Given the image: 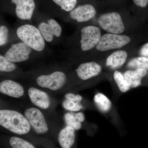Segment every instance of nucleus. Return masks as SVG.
<instances>
[{"instance_id":"obj_1","label":"nucleus","mask_w":148,"mask_h":148,"mask_svg":"<svg viewBox=\"0 0 148 148\" xmlns=\"http://www.w3.org/2000/svg\"><path fill=\"white\" fill-rule=\"evenodd\" d=\"M130 16L126 8H108L98 15L97 22L101 29L107 33L123 34L125 32V19Z\"/></svg>"},{"instance_id":"obj_2","label":"nucleus","mask_w":148,"mask_h":148,"mask_svg":"<svg viewBox=\"0 0 148 148\" xmlns=\"http://www.w3.org/2000/svg\"><path fill=\"white\" fill-rule=\"evenodd\" d=\"M0 125L18 135L27 134L31 129V125L26 117L18 112L11 110H0Z\"/></svg>"},{"instance_id":"obj_3","label":"nucleus","mask_w":148,"mask_h":148,"mask_svg":"<svg viewBox=\"0 0 148 148\" xmlns=\"http://www.w3.org/2000/svg\"><path fill=\"white\" fill-rule=\"evenodd\" d=\"M19 39L32 49L40 52L45 49L46 41L38 27L30 24L21 25L16 29Z\"/></svg>"},{"instance_id":"obj_4","label":"nucleus","mask_w":148,"mask_h":148,"mask_svg":"<svg viewBox=\"0 0 148 148\" xmlns=\"http://www.w3.org/2000/svg\"><path fill=\"white\" fill-rule=\"evenodd\" d=\"M131 40L132 38L128 35L106 33L102 35L95 49L100 52L119 50L128 45Z\"/></svg>"},{"instance_id":"obj_5","label":"nucleus","mask_w":148,"mask_h":148,"mask_svg":"<svg viewBox=\"0 0 148 148\" xmlns=\"http://www.w3.org/2000/svg\"><path fill=\"white\" fill-rule=\"evenodd\" d=\"M105 8L100 0L94 3H86L77 5L69 12V17L77 23L92 20L99 14V10Z\"/></svg>"},{"instance_id":"obj_6","label":"nucleus","mask_w":148,"mask_h":148,"mask_svg":"<svg viewBox=\"0 0 148 148\" xmlns=\"http://www.w3.org/2000/svg\"><path fill=\"white\" fill-rule=\"evenodd\" d=\"M101 29L95 25H87L80 30V47L83 52H87L95 49L101 37Z\"/></svg>"},{"instance_id":"obj_7","label":"nucleus","mask_w":148,"mask_h":148,"mask_svg":"<svg viewBox=\"0 0 148 148\" xmlns=\"http://www.w3.org/2000/svg\"><path fill=\"white\" fill-rule=\"evenodd\" d=\"M66 76L64 72L55 71L48 75H41L37 77V84L42 88L53 90H58L64 85Z\"/></svg>"},{"instance_id":"obj_8","label":"nucleus","mask_w":148,"mask_h":148,"mask_svg":"<svg viewBox=\"0 0 148 148\" xmlns=\"http://www.w3.org/2000/svg\"><path fill=\"white\" fill-rule=\"evenodd\" d=\"M33 49L22 42L12 45L4 56L13 63H19L29 59Z\"/></svg>"},{"instance_id":"obj_9","label":"nucleus","mask_w":148,"mask_h":148,"mask_svg":"<svg viewBox=\"0 0 148 148\" xmlns=\"http://www.w3.org/2000/svg\"><path fill=\"white\" fill-rule=\"evenodd\" d=\"M24 115L35 131L38 134H44L48 130L47 124L42 113L36 108L25 110Z\"/></svg>"},{"instance_id":"obj_10","label":"nucleus","mask_w":148,"mask_h":148,"mask_svg":"<svg viewBox=\"0 0 148 148\" xmlns=\"http://www.w3.org/2000/svg\"><path fill=\"white\" fill-rule=\"evenodd\" d=\"M38 28L44 39L47 42H51L54 37L58 38L61 36L62 34L61 25L53 18L48 19L47 22H40Z\"/></svg>"},{"instance_id":"obj_11","label":"nucleus","mask_w":148,"mask_h":148,"mask_svg":"<svg viewBox=\"0 0 148 148\" xmlns=\"http://www.w3.org/2000/svg\"><path fill=\"white\" fill-rule=\"evenodd\" d=\"M102 71V66L95 61L82 63L76 70L78 77L84 81L97 76Z\"/></svg>"},{"instance_id":"obj_12","label":"nucleus","mask_w":148,"mask_h":148,"mask_svg":"<svg viewBox=\"0 0 148 148\" xmlns=\"http://www.w3.org/2000/svg\"><path fill=\"white\" fill-rule=\"evenodd\" d=\"M15 5V14L19 19L29 20L32 18L36 4L34 0H11Z\"/></svg>"},{"instance_id":"obj_13","label":"nucleus","mask_w":148,"mask_h":148,"mask_svg":"<svg viewBox=\"0 0 148 148\" xmlns=\"http://www.w3.org/2000/svg\"><path fill=\"white\" fill-rule=\"evenodd\" d=\"M0 92L5 95L15 98H19L24 94V89L18 83L10 79H5L0 83Z\"/></svg>"},{"instance_id":"obj_14","label":"nucleus","mask_w":148,"mask_h":148,"mask_svg":"<svg viewBox=\"0 0 148 148\" xmlns=\"http://www.w3.org/2000/svg\"><path fill=\"white\" fill-rule=\"evenodd\" d=\"M128 53L124 49H119L110 53L106 59L107 67L113 70H116L124 65L128 57Z\"/></svg>"},{"instance_id":"obj_15","label":"nucleus","mask_w":148,"mask_h":148,"mask_svg":"<svg viewBox=\"0 0 148 148\" xmlns=\"http://www.w3.org/2000/svg\"><path fill=\"white\" fill-rule=\"evenodd\" d=\"M30 100L35 106L42 109L48 108L50 101L49 95L44 91L36 88L31 87L28 90Z\"/></svg>"},{"instance_id":"obj_16","label":"nucleus","mask_w":148,"mask_h":148,"mask_svg":"<svg viewBox=\"0 0 148 148\" xmlns=\"http://www.w3.org/2000/svg\"><path fill=\"white\" fill-rule=\"evenodd\" d=\"M148 74V71L146 69H128L124 72L123 75L131 88H135L142 85L143 80Z\"/></svg>"},{"instance_id":"obj_17","label":"nucleus","mask_w":148,"mask_h":148,"mask_svg":"<svg viewBox=\"0 0 148 148\" xmlns=\"http://www.w3.org/2000/svg\"><path fill=\"white\" fill-rule=\"evenodd\" d=\"M75 130L67 126L59 132L58 141L62 148H71L75 141Z\"/></svg>"},{"instance_id":"obj_18","label":"nucleus","mask_w":148,"mask_h":148,"mask_svg":"<svg viewBox=\"0 0 148 148\" xmlns=\"http://www.w3.org/2000/svg\"><path fill=\"white\" fill-rule=\"evenodd\" d=\"M130 9L136 18H144L148 14V0H131Z\"/></svg>"},{"instance_id":"obj_19","label":"nucleus","mask_w":148,"mask_h":148,"mask_svg":"<svg viewBox=\"0 0 148 148\" xmlns=\"http://www.w3.org/2000/svg\"><path fill=\"white\" fill-rule=\"evenodd\" d=\"M94 101L98 109L103 113L109 112L112 108V103L106 95L98 92L94 97Z\"/></svg>"},{"instance_id":"obj_20","label":"nucleus","mask_w":148,"mask_h":148,"mask_svg":"<svg viewBox=\"0 0 148 148\" xmlns=\"http://www.w3.org/2000/svg\"><path fill=\"white\" fill-rule=\"evenodd\" d=\"M128 69H145L148 71V58L139 56L130 60L127 64Z\"/></svg>"},{"instance_id":"obj_21","label":"nucleus","mask_w":148,"mask_h":148,"mask_svg":"<svg viewBox=\"0 0 148 148\" xmlns=\"http://www.w3.org/2000/svg\"><path fill=\"white\" fill-rule=\"evenodd\" d=\"M115 82L117 86L120 91L122 92L128 91L131 88L123 74L117 70H115L113 73Z\"/></svg>"},{"instance_id":"obj_22","label":"nucleus","mask_w":148,"mask_h":148,"mask_svg":"<svg viewBox=\"0 0 148 148\" xmlns=\"http://www.w3.org/2000/svg\"><path fill=\"white\" fill-rule=\"evenodd\" d=\"M64 120L67 126H71L75 130H79L81 128L82 123L78 119L76 113L73 112L67 113L64 115Z\"/></svg>"},{"instance_id":"obj_23","label":"nucleus","mask_w":148,"mask_h":148,"mask_svg":"<svg viewBox=\"0 0 148 148\" xmlns=\"http://www.w3.org/2000/svg\"><path fill=\"white\" fill-rule=\"evenodd\" d=\"M61 9L70 12L77 5L78 0H52Z\"/></svg>"},{"instance_id":"obj_24","label":"nucleus","mask_w":148,"mask_h":148,"mask_svg":"<svg viewBox=\"0 0 148 148\" xmlns=\"http://www.w3.org/2000/svg\"><path fill=\"white\" fill-rule=\"evenodd\" d=\"M9 143L12 148H35L29 142L18 137H12L9 140Z\"/></svg>"},{"instance_id":"obj_25","label":"nucleus","mask_w":148,"mask_h":148,"mask_svg":"<svg viewBox=\"0 0 148 148\" xmlns=\"http://www.w3.org/2000/svg\"><path fill=\"white\" fill-rule=\"evenodd\" d=\"M16 69L15 63L9 61L4 56L0 55V71L3 72H11Z\"/></svg>"},{"instance_id":"obj_26","label":"nucleus","mask_w":148,"mask_h":148,"mask_svg":"<svg viewBox=\"0 0 148 148\" xmlns=\"http://www.w3.org/2000/svg\"><path fill=\"white\" fill-rule=\"evenodd\" d=\"M104 7L118 8L126 7L127 0H100Z\"/></svg>"},{"instance_id":"obj_27","label":"nucleus","mask_w":148,"mask_h":148,"mask_svg":"<svg viewBox=\"0 0 148 148\" xmlns=\"http://www.w3.org/2000/svg\"><path fill=\"white\" fill-rule=\"evenodd\" d=\"M63 105L64 108L72 112H77L83 108L82 104L80 103H77L67 99L63 102Z\"/></svg>"},{"instance_id":"obj_28","label":"nucleus","mask_w":148,"mask_h":148,"mask_svg":"<svg viewBox=\"0 0 148 148\" xmlns=\"http://www.w3.org/2000/svg\"><path fill=\"white\" fill-rule=\"evenodd\" d=\"M9 32L8 28L5 25L0 26V46H4L8 43L9 37Z\"/></svg>"},{"instance_id":"obj_29","label":"nucleus","mask_w":148,"mask_h":148,"mask_svg":"<svg viewBox=\"0 0 148 148\" xmlns=\"http://www.w3.org/2000/svg\"><path fill=\"white\" fill-rule=\"evenodd\" d=\"M65 97L67 100L77 103H80L82 100V97L80 95H75L71 93H67L65 95Z\"/></svg>"},{"instance_id":"obj_30","label":"nucleus","mask_w":148,"mask_h":148,"mask_svg":"<svg viewBox=\"0 0 148 148\" xmlns=\"http://www.w3.org/2000/svg\"><path fill=\"white\" fill-rule=\"evenodd\" d=\"M140 56L148 58V42L145 44L140 48L139 51Z\"/></svg>"},{"instance_id":"obj_31","label":"nucleus","mask_w":148,"mask_h":148,"mask_svg":"<svg viewBox=\"0 0 148 148\" xmlns=\"http://www.w3.org/2000/svg\"><path fill=\"white\" fill-rule=\"evenodd\" d=\"M76 115L78 119L80 122L82 123L84 121L85 117L83 113L82 112H78L76 113Z\"/></svg>"}]
</instances>
